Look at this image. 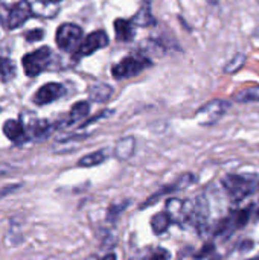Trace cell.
Wrapping results in <instances>:
<instances>
[{
	"label": "cell",
	"mask_w": 259,
	"mask_h": 260,
	"mask_svg": "<svg viewBox=\"0 0 259 260\" xmlns=\"http://www.w3.org/2000/svg\"><path fill=\"white\" fill-rule=\"evenodd\" d=\"M32 15L27 0H0V20L8 29H17Z\"/></svg>",
	"instance_id": "obj_1"
},
{
	"label": "cell",
	"mask_w": 259,
	"mask_h": 260,
	"mask_svg": "<svg viewBox=\"0 0 259 260\" xmlns=\"http://www.w3.org/2000/svg\"><path fill=\"white\" fill-rule=\"evenodd\" d=\"M150 66H151V61L148 56L142 53H133L121 59L116 66H113L111 73L116 79H127V78L139 75L142 70H145Z\"/></svg>",
	"instance_id": "obj_2"
},
{
	"label": "cell",
	"mask_w": 259,
	"mask_h": 260,
	"mask_svg": "<svg viewBox=\"0 0 259 260\" xmlns=\"http://www.w3.org/2000/svg\"><path fill=\"white\" fill-rule=\"evenodd\" d=\"M82 29L72 23H64L58 27L55 41L64 52H76L82 43Z\"/></svg>",
	"instance_id": "obj_3"
},
{
	"label": "cell",
	"mask_w": 259,
	"mask_h": 260,
	"mask_svg": "<svg viewBox=\"0 0 259 260\" xmlns=\"http://www.w3.org/2000/svg\"><path fill=\"white\" fill-rule=\"evenodd\" d=\"M50 58H52V52L49 47L43 46L31 53H26L21 59V64H23V70L27 76H38L50 62Z\"/></svg>",
	"instance_id": "obj_4"
},
{
	"label": "cell",
	"mask_w": 259,
	"mask_h": 260,
	"mask_svg": "<svg viewBox=\"0 0 259 260\" xmlns=\"http://www.w3.org/2000/svg\"><path fill=\"white\" fill-rule=\"evenodd\" d=\"M231 104L227 101L223 99H214L208 104H205L203 107H200L195 113V119L200 125L208 126V125H214L217 123L229 110Z\"/></svg>",
	"instance_id": "obj_5"
},
{
	"label": "cell",
	"mask_w": 259,
	"mask_h": 260,
	"mask_svg": "<svg viewBox=\"0 0 259 260\" xmlns=\"http://www.w3.org/2000/svg\"><path fill=\"white\" fill-rule=\"evenodd\" d=\"M105 46H108V35L104 30H95L82 40V43L78 47V50L75 52L73 58L79 59L82 56H89Z\"/></svg>",
	"instance_id": "obj_6"
},
{
	"label": "cell",
	"mask_w": 259,
	"mask_h": 260,
	"mask_svg": "<svg viewBox=\"0 0 259 260\" xmlns=\"http://www.w3.org/2000/svg\"><path fill=\"white\" fill-rule=\"evenodd\" d=\"M223 184L226 190L235 198L241 200L247 195H250L255 189V181L247 177H240V175H227L223 180Z\"/></svg>",
	"instance_id": "obj_7"
},
{
	"label": "cell",
	"mask_w": 259,
	"mask_h": 260,
	"mask_svg": "<svg viewBox=\"0 0 259 260\" xmlns=\"http://www.w3.org/2000/svg\"><path fill=\"white\" fill-rule=\"evenodd\" d=\"M64 93H66V88L63 84L47 82L41 88L37 90V93L34 94V102L37 105H46V104H50V102L60 99Z\"/></svg>",
	"instance_id": "obj_8"
},
{
	"label": "cell",
	"mask_w": 259,
	"mask_h": 260,
	"mask_svg": "<svg viewBox=\"0 0 259 260\" xmlns=\"http://www.w3.org/2000/svg\"><path fill=\"white\" fill-rule=\"evenodd\" d=\"M3 133L14 143H23L27 139V133L24 126L18 120H6L3 125Z\"/></svg>",
	"instance_id": "obj_9"
},
{
	"label": "cell",
	"mask_w": 259,
	"mask_h": 260,
	"mask_svg": "<svg viewBox=\"0 0 259 260\" xmlns=\"http://www.w3.org/2000/svg\"><path fill=\"white\" fill-rule=\"evenodd\" d=\"M114 32L119 41H131L136 34L133 20H124V18L114 20Z\"/></svg>",
	"instance_id": "obj_10"
},
{
	"label": "cell",
	"mask_w": 259,
	"mask_h": 260,
	"mask_svg": "<svg viewBox=\"0 0 259 260\" xmlns=\"http://www.w3.org/2000/svg\"><path fill=\"white\" fill-rule=\"evenodd\" d=\"M133 20V23L136 24V26H154L156 24V18H154V15H153V12H151V6H150V2H145L140 8H139V11L136 12V15L131 18Z\"/></svg>",
	"instance_id": "obj_11"
},
{
	"label": "cell",
	"mask_w": 259,
	"mask_h": 260,
	"mask_svg": "<svg viewBox=\"0 0 259 260\" xmlns=\"http://www.w3.org/2000/svg\"><path fill=\"white\" fill-rule=\"evenodd\" d=\"M134 149H136V142L133 137H125V139H121L116 145V157L119 160H128L133 154H134Z\"/></svg>",
	"instance_id": "obj_12"
},
{
	"label": "cell",
	"mask_w": 259,
	"mask_h": 260,
	"mask_svg": "<svg viewBox=\"0 0 259 260\" xmlns=\"http://www.w3.org/2000/svg\"><path fill=\"white\" fill-rule=\"evenodd\" d=\"M90 111V105L89 102L85 101H81V102H76L72 110H70V114H69V119H67V125H72V123H76V122H81Z\"/></svg>",
	"instance_id": "obj_13"
},
{
	"label": "cell",
	"mask_w": 259,
	"mask_h": 260,
	"mask_svg": "<svg viewBox=\"0 0 259 260\" xmlns=\"http://www.w3.org/2000/svg\"><path fill=\"white\" fill-rule=\"evenodd\" d=\"M89 94L96 102H107L113 94V88L107 84H96V85L90 87Z\"/></svg>",
	"instance_id": "obj_14"
},
{
	"label": "cell",
	"mask_w": 259,
	"mask_h": 260,
	"mask_svg": "<svg viewBox=\"0 0 259 260\" xmlns=\"http://www.w3.org/2000/svg\"><path fill=\"white\" fill-rule=\"evenodd\" d=\"M234 101L240 104H249V102H259V85L249 87L237 91L234 94Z\"/></svg>",
	"instance_id": "obj_15"
},
{
	"label": "cell",
	"mask_w": 259,
	"mask_h": 260,
	"mask_svg": "<svg viewBox=\"0 0 259 260\" xmlns=\"http://www.w3.org/2000/svg\"><path fill=\"white\" fill-rule=\"evenodd\" d=\"M105 158H107V152L102 149V151H96V152H92V154L82 157V158L78 161V165H79L81 168H92V166L101 165L102 161H105Z\"/></svg>",
	"instance_id": "obj_16"
},
{
	"label": "cell",
	"mask_w": 259,
	"mask_h": 260,
	"mask_svg": "<svg viewBox=\"0 0 259 260\" xmlns=\"http://www.w3.org/2000/svg\"><path fill=\"white\" fill-rule=\"evenodd\" d=\"M15 76V64L8 58H0V81L8 82Z\"/></svg>",
	"instance_id": "obj_17"
},
{
	"label": "cell",
	"mask_w": 259,
	"mask_h": 260,
	"mask_svg": "<svg viewBox=\"0 0 259 260\" xmlns=\"http://www.w3.org/2000/svg\"><path fill=\"white\" fill-rule=\"evenodd\" d=\"M169 224H171V218H169V215H166V213H159V215H156V216L153 218V221H151V227H153L154 233H157V235L165 233V232L168 230Z\"/></svg>",
	"instance_id": "obj_18"
},
{
	"label": "cell",
	"mask_w": 259,
	"mask_h": 260,
	"mask_svg": "<svg viewBox=\"0 0 259 260\" xmlns=\"http://www.w3.org/2000/svg\"><path fill=\"white\" fill-rule=\"evenodd\" d=\"M246 61H247L246 55L238 53V55H235V56L229 61V64L224 67V72H226V73H235V72H238V70L246 64Z\"/></svg>",
	"instance_id": "obj_19"
},
{
	"label": "cell",
	"mask_w": 259,
	"mask_h": 260,
	"mask_svg": "<svg viewBox=\"0 0 259 260\" xmlns=\"http://www.w3.org/2000/svg\"><path fill=\"white\" fill-rule=\"evenodd\" d=\"M43 35H44V32H43L41 29L27 30V32L24 34V37H26V40H27V41H38V40H41V38H43Z\"/></svg>",
	"instance_id": "obj_20"
},
{
	"label": "cell",
	"mask_w": 259,
	"mask_h": 260,
	"mask_svg": "<svg viewBox=\"0 0 259 260\" xmlns=\"http://www.w3.org/2000/svg\"><path fill=\"white\" fill-rule=\"evenodd\" d=\"M151 260H168V254L165 251H159L151 257Z\"/></svg>",
	"instance_id": "obj_21"
},
{
	"label": "cell",
	"mask_w": 259,
	"mask_h": 260,
	"mask_svg": "<svg viewBox=\"0 0 259 260\" xmlns=\"http://www.w3.org/2000/svg\"><path fill=\"white\" fill-rule=\"evenodd\" d=\"M101 260H116V256L114 254H107V256H104Z\"/></svg>",
	"instance_id": "obj_22"
},
{
	"label": "cell",
	"mask_w": 259,
	"mask_h": 260,
	"mask_svg": "<svg viewBox=\"0 0 259 260\" xmlns=\"http://www.w3.org/2000/svg\"><path fill=\"white\" fill-rule=\"evenodd\" d=\"M41 2H47V3H58L61 0H41Z\"/></svg>",
	"instance_id": "obj_23"
},
{
	"label": "cell",
	"mask_w": 259,
	"mask_h": 260,
	"mask_svg": "<svg viewBox=\"0 0 259 260\" xmlns=\"http://www.w3.org/2000/svg\"><path fill=\"white\" fill-rule=\"evenodd\" d=\"M209 2H211V3H217L218 0H209Z\"/></svg>",
	"instance_id": "obj_24"
},
{
	"label": "cell",
	"mask_w": 259,
	"mask_h": 260,
	"mask_svg": "<svg viewBox=\"0 0 259 260\" xmlns=\"http://www.w3.org/2000/svg\"><path fill=\"white\" fill-rule=\"evenodd\" d=\"M258 2H259V0H258Z\"/></svg>",
	"instance_id": "obj_25"
}]
</instances>
